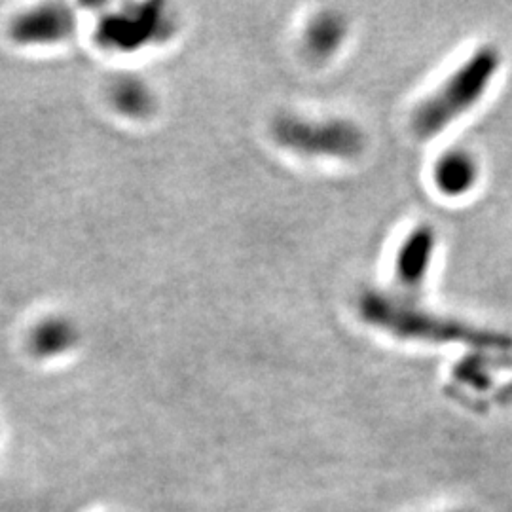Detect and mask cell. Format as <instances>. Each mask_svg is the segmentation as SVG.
<instances>
[{
  "label": "cell",
  "mask_w": 512,
  "mask_h": 512,
  "mask_svg": "<svg viewBox=\"0 0 512 512\" xmlns=\"http://www.w3.org/2000/svg\"><path fill=\"white\" fill-rule=\"evenodd\" d=\"M164 31H167V19L158 4L143 6L135 14H118L101 25L103 42L120 50L141 48L145 42L164 37Z\"/></svg>",
  "instance_id": "4"
},
{
  "label": "cell",
  "mask_w": 512,
  "mask_h": 512,
  "mask_svg": "<svg viewBox=\"0 0 512 512\" xmlns=\"http://www.w3.org/2000/svg\"><path fill=\"white\" fill-rule=\"evenodd\" d=\"M76 342V330L67 319H48L33 330L31 346L40 357H54L65 353Z\"/></svg>",
  "instance_id": "9"
},
{
  "label": "cell",
  "mask_w": 512,
  "mask_h": 512,
  "mask_svg": "<svg viewBox=\"0 0 512 512\" xmlns=\"http://www.w3.org/2000/svg\"><path fill=\"white\" fill-rule=\"evenodd\" d=\"M361 315L366 323L406 340L431 344H467L473 348L509 349L512 338L503 332L476 329L456 319L412 308L397 298L366 293L361 298Z\"/></svg>",
  "instance_id": "1"
},
{
  "label": "cell",
  "mask_w": 512,
  "mask_h": 512,
  "mask_svg": "<svg viewBox=\"0 0 512 512\" xmlns=\"http://www.w3.org/2000/svg\"><path fill=\"white\" fill-rule=\"evenodd\" d=\"M499 52L486 46L465 61L433 97L416 110L412 126L420 139H429L454 124L486 93L499 71Z\"/></svg>",
  "instance_id": "2"
},
{
  "label": "cell",
  "mask_w": 512,
  "mask_h": 512,
  "mask_svg": "<svg viewBox=\"0 0 512 512\" xmlns=\"http://www.w3.org/2000/svg\"><path fill=\"white\" fill-rule=\"evenodd\" d=\"M274 139L283 148L302 156L355 158L363 150V133L346 120L311 122L298 116H279L272 126Z\"/></svg>",
  "instance_id": "3"
},
{
  "label": "cell",
  "mask_w": 512,
  "mask_h": 512,
  "mask_svg": "<svg viewBox=\"0 0 512 512\" xmlns=\"http://www.w3.org/2000/svg\"><path fill=\"white\" fill-rule=\"evenodd\" d=\"M437 186L448 196H461L476 181V165L473 158L465 152H450L440 160L435 169Z\"/></svg>",
  "instance_id": "7"
},
{
  "label": "cell",
  "mask_w": 512,
  "mask_h": 512,
  "mask_svg": "<svg viewBox=\"0 0 512 512\" xmlns=\"http://www.w3.org/2000/svg\"><path fill=\"white\" fill-rule=\"evenodd\" d=\"M437 247V236L431 226H418L404 239L397 255V277L408 291H416L423 283Z\"/></svg>",
  "instance_id": "6"
},
{
  "label": "cell",
  "mask_w": 512,
  "mask_h": 512,
  "mask_svg": "<svg viewBox=\"0 0 512 512\" xmlns=\"http://www.w3.org/2000/svg\"><path fill=\"white\" fill-rule=\"evenodd\" d=\"M344 35H346L344 21L340 16L321 14L319 18L311 21L308 35H306V44L315 57H327L340 46Z\"/></svg>",
  "instance_id": "10"
},
{
  "label": "cell",
  "mask_w": 512,
  "mask_h": 512,
  "mask_svg": "<svg viewBox=\"0 0 512 512\" xmlns=\"http://www.w3.org/2000/svg\"><path fill=\"white\" fill-rule=\"evenodd\" d=\"M74 16L65 6H40L14 19L10 35L19 44H54L73 33Z\"/></svg>",
  "instance_id": "5"
},
{
  "label": "cell",
  "mask_w": 512,
  "mask_h": 512,
  "mask_svg": "<svg viewBox=\"0 0 512 512\" xmlns=\"http://www.w3.org/2000/svg\"><path fill=\"white\" fill-rule=\"evenodd\" d=\"M110 99L116 109L133 118H143L154 109V95L150 88L135 76L116 78L110 86Z\"/></svg>",
  "instance_id": "8"
}]
</instances>
